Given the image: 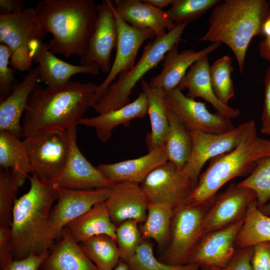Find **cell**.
<instances>
[{
  "instance_id": "6da1fadb",
  "label": "cell",
  "mask_w": 270,
  "mask_h": 270,
  "mask_svg": "<svg viewBox=\"0 0 270 270\" xmlns=\"http://www.w3.org/2000/svg\"><path fill=\"white\" fill-rule=\"evenodd\" d=\"M99 86L70 81L57 88H43L38 84L30 94L22 128L24 137L76 127Z\"/></svg>"
},
{
  "instance_id": "7a4b0ae2",
  "label": "cell",
  "mask_w": 270,
  "mask_h": 270,
  "mask_svg": "<svg viewBox=\"0 0 270 270\" xmlns=\"http://www.w3.org/2000/svg\"><path fill=\"white\" fill-rule=\"evenodd\" d=\"M46 34L48 47L55 54L80 58L88 52L99 10L93 0H43L34 8Z\"/></svg>"
},
{
  "instance_id": "3957f363",
  "label": "cell",
  "mask_w": 270,
  "mask_h": 270,
  "mask_svg": "<svg viewBox=\"0 0 270 270\" xmlns=\"http://www.w3.org/2000/svg\"><path fill=\"white\" fill-rule=\"evenodd\" d=\"M240 141L233 150L210 160L184 206L210 207L218 190L232 178L248 176L261 160L270 157V140L260 138L252 120L240 124Z\"/></svg>"
},
{
  "instance_id": "277c9868",
  "label": "cell",
  "mask_w": 270,
  "mask_h": 270,
  "mask_svg": "<svg viewBox=\"0 0 270 270\" xmlns=\"http://www.w3.org/2000/svg\"><path fill=\"white\" fill-rule=\"evenodd\" d=\"M28 178L30 188L17 198L12 210L10 228L14 260L40 254L54 244L49 239L48 229L52 207L58 197L56 184L34 174Z\"/></svg>"
},
{
  "instance_id": "5b68a950",
  "label": "cell",
  "mask_w": 270,
  "mask_h": 270,
  "mask_svg": "<svg viewBox=\"0 0 270 270\" xmlns=\"http://www.w3.org/2000/svg\"><path fill=\"white\" fill-rule=\"evenodd\" d=\"M270 4L266 0H221L213 8L206 32L198 40L226 45L234 52L242 74L250 42L254 37L262 34Z\"/></svg>"
},
{
  "instance_id": "8992f818",
  "label": "cell",
  "mask_w": 270,
  "mask_h": 270,
  "mask_svg": "<svg viewBox=\"0 0 270 270\" xmlns=\"http://www.w3.org/2000/svg\"><path fill=\"white\" fill-rule=\"evenodd\" d=\"M188 24H177L170 32L155 38L144 48L142 55L136 64L129 72L122 73L116 82H112L103 96L93 108L98 114L118 109L130 104V96L136 83L144 76L162 60L166 53L178 44Z\"/></svg>"
},
{
  "instance_id": "52a82bcc",
  "label": "cell",
  "mask_w": 270,
  "mask_h": 270,
  "mask_svg": "<svg viewBox=\"0 0 270 270\" xmlns=\"http://www.w3.org/2000/svg\"><path fill=\"white\" fill-rule=\"evenodd\" d=\"M45 34L34 8L8 14H0V43L12 50L10 64L20 72L30 70L34 62L30 46L34 40H44Z\"/></svg>"
},
{
  "instance_id": "ba28073f",
  "label": "cell",
  "mask_w": 270,
  "mask_h": 270,
  "mask_svg": "<svg viewBox=\"0 0 270 270\" xmlns=\"http://www.w3.org/2000/svg\"><path fill=\"white\" fill-rule=\"evenodd\" d=\"M32 173L41 180H51L64 170L70 150L68 130H56L25 137Z\"/></svg>"
},
{
  "instance_id": "9c48e42d",
  "label": "cell",
  "mask_w": 270,
  "mask_h": 270,
  "mask_svg": "<svg viewBox=\"0 0 270 270\" xmlns=\"http://www.w3.org/2000/svg\"><path fill=\"white\" fill-rule=\"evenodd\" d=\"M209 207L182 206L174 210L166 248L160 260L184 265L202 237V226Z\"/></svg>"
},
{
  "instance_id": "30bf717a",
  "label": "cell",
  "mask_w": 270,
  "mask_h": 270,
  "mask_svg": "<svg viewBox=\"0 0 270 270\" xmlns=\"http://www.w3.org/2000/svg\"><path fill=\"white\" fill-rule=\"evenodd\" d=\"M166 107L174 112L190 131L220 134L234 128L230 119L208 111L204 103L185 96L178 88L164 90Z\"/></svg>"
},
{
  "instance_id": "8fae6325",
  "label": "cell",
  "mask_w": 270,
  "mask_h": 270,
  "mask_svg": "<svg viewBox=\"0 0 270 270\" xmlns=\"http://www.w3.org/2000/svg\"><path fill=\"white\" fill-rule=\"evenodd\" d=\"M149 203L183 206L194 188L173 164L167 161L150 172L140 184Z\"/></svg>"
},
{
  "instance_id": "7c38bea8",
  "label": "cell",
  "mask_w": 270,
  "mask_h": 270,
  "mask_svg": "<svg viewBox=\"0 0 270 270\" xmlns=\"http://www.w3.org/2000/svg\"><path fill=\"white\" fill-rule=\"evenodd\" d=\"M56 187L57 202L51 210L48 229V238L52 243L60 236L68 223L86 213L96 204L105 202L112 188L76 190L56 184Z\"/></svg>"
},
{
  "instance_id": "4fadbf2b",
  "label": "cell",
  "mask_w": 270,
  "mask_h": 270,
  "mask_svg": "<svg viewBox=\"0 0 270 270\" xmlns=\"http://www.w3.org/2000/svg\"><path fill=\"white\" fill-rule=\"evenodd\" d=\"M118 39L116 56L110 70L104 80L99 85L92 100V107L106 93L110 85L120 74L130 71L134 66L138 52L147 40L155 37L154 32L147 28H134L124 22L114 9Z\"/></svg>"
},
{
  "instance_id": "5bb4252c",
  "label": "cell",
  "mask_w": 270,
  "mask_h": 270,
  "mask_svg": "<svg viewBox=\"0 0 270 270\" xmlns=\"http://www.w3.org/2000/svg\"><path fill=\"white\" fill-rule=\"evenodd\" d=\"M257 200L255 192L236 184L217 194L207 210L202 226V236L244 219L249 206Z\"/></svg>"
},
{
  "instance_id": "9a60e30c",
  "label": "cell",
  "mask_w": 270,
  "mask_h": 270,
  "mask_svg": "<svg viewBox=\"0 0 270 270\" xmlns=\"http://www.w3.org/2000/svg\"><path fill=\"white\" fill-rule=\"evenodd\" d=\"M241 220L204 235L190 255L186 264L201 268L222 270L231 260L235 252L236 240L244 222Z\"/></svg>"
},
{
  "instance_id": "2e32d148",
  "label": "cell",
  "mask_w": 270,
  "mask_h": 270,
  "mask_svg": "<svg viewBox=\"0 0 270 270\" xmlns=\"http://www.w3.org/2000/svg\"><path fill=\"white\" fill-rule=\"evenodd\" d=\"M190 132L192 138V151L182 172L195 188L201 170L206 162L234 149L240 141L242 130L239 125L228 132L220 134L196 130Z\"/></svg>"
},
{
  "instance_id": "e0dca14e",
  "label": "cell",
  "mask_w": 270,
  "mask_h": 270,
  "mask_svg": "<svg viewBox=\"0 0 270 270\" xmlns=\"http://www.w3.org/2000/svg\"><path fill=\"white\" fill-rule=\"evenodd\" d=\"M70 150L62 172L51 180L57 186L76 190L110 188L114 184L94 166L81 152L76 143V126L68 130Z\"/></svg>"
},
{
  "instance_id": "ac0fdd59",
  "label": "cell",
  "mask_w": 270,
  "mask_h": 270,
  "mask_svg": "<svg viewBox=\"0 0 270 270\" xmlns=\"http://www.w3.org/2000/svg\"><path fill=\"white\" fill-rule=\"evenodd\" d=\"M113 2L104 0L98 4L99 10L94 32L86 55L80 58V65L98 64L106 74L110 71V55L116 48L118 27L112 10Z\"/></svg>"
},
{
  "instance_id": "d6986e66",
  "label": "cell",
  "mask_w": 270,
  "mask_h": 270,
  "mask_svg": "<svg viewBox=\"0 0 270 270\" xmlns=\"http://www.w3.org/2000/svg\"><path fill=\"white\" fill-rule=\"evenodd\" d=\"M34 62L38 64V76L50 88L60 86L70 81L71 77L78 74L94 76L100 68L96 64L74 65L63 61L51 52L48 45L40 40H34L30 46Z\"/></svg>"
},
{
  "instance_id": "ffe728a7",
  "label": "cell",
  "mask_w": 270,
  "mask_h": 270,
  "mask_svg": "<svg viewBox=\"0 0 270 270\" xmlns=\"http://www.w3.org/2000/svg\"><path fill=\"white\" fill-rule=\"evenodd\" d=\"M148 203L140 185L130 182L114 184L105 201L110 219L116 226L129 220L142 224L146 219Z\"/></svg>"
},
{
  "instance_id": "44dd1931",
  "label": "cell",
  "mask_w": 270,
  "mask_h": 270,
  "mask_svg": "<svg viewBox=\"0 0 270 270\" xmlns=\"http://www.w3.org/2000/svg\"><path fill=\"white\" fill-rule=\"evenodd\" d=\"M167 161L168 154L164 144L138 158L100 164L96 167L114 184L130 182L140 184L150 172Z\"/></svg>"
},
{
  "instance_id": "7402d4cb",
  "label": "cell",
  "mask_w": 270,
  "mask_h": 270,
  "mask_svg": "<svg viewBox=\"0 0 270 270\" xmlns=\"http://www.w3.org/2000/svg\"><path fill=\"white\" fill-rule=\"evenodd\" d=\"M38 74V66L29 70L11 94L0 100V130L9 132L20 139L24 136L20 119L30 94L40 82Z\"/></svg>"
},
{
  "instance_id": "603a6c76",
  "label": "cell",
  "mask_w": 270,
  "mask_h": 270,
  "mask_svg": "<svg viewBox=\"0 0 270 270\" xmlns=\"http://www.w3.org/2000/svg\"><path fill=\"white\" fill-rule=\"evenodd\" d=\"M114 6L120 18L130 26L152 30L155 38L174 30L176 25L165 10L157 8L146 0H115Z\"/></svg>"
},
{
  "instance_id": "cb8c5ba5",
  "label": "cell",
  "mask_w": 270,
  "mask_h": 270,
  "mask_svg": "<svg viewBox=\"0 0 270 270\" xmlns=\"http://www.w3.org/2000/svg\"><path fill=\"white\" fill-rule=\"evenodd\" d=\"M178 45L174 46L166 54L161 72L152 77L148 82L150 87L160 88L164 90L178 88L192 65L202 57L208 56L216 50L221 44L213 42L198 51L186 50L180 52H178Z\"/></svg>"
},
{
  "instance_id": "d4e9b609",
  "label": "cell",
  "mask_w": 270,
  "mask_h": 270,
  "mask_svg": "<svg viewBox=\"0 0 270 270\" xmlns=\"http://www.w3.org/2000/svg\"><path fill=\"white\" fill-rule=\"evenodd\" d=\"M208 56L202 57L192 65L179 83L178 88L182 91L188 90L186 96L190 98H203L212 105L220 115L230 119L236 118L240 114V110L222 102L213 90Z\"/></svg>"
},
{
  "instance_id": "484cf974",
  "label": "cell",
  "mask_w": 270,
  "mask_h": 270,
  "mask_svg": "<svg viewBox=\"0 0 270 270\" xmlns=\"http://www.w3.org/2000/svg\"><path fill=\"white\" fill-rule=\"evenodd\" d=\"M148 109L147 98L142 92L127 105L94 117L82 118L77 125L94 128L98 139L105 143L111 138L116 128L120 125L128 126L131 120L144 117L148 114Z\"/></svg>"
},
{
  "instance_id": "4316f807",
  "label": "cell",
  "mask_w": 270,
  "mask_h": 270,
  "mask_svg": "<svg viewBox=\"0 0 270 270\" xmlns=\"http://www.w3.org/2000/svg\"><path fill=\"white\" fill-rule=\"evenodd\" d=\"M38 270H98L64 228Z\"/></svg>"
},
{
  "instance_id": "83f0119b",
  "label": "cell",
  "mask_w": 270,
  "mask_h": 270,
  "mask_svg": "<svg viewBox=\"0 0 270 270\" xmlns=\"http://www.w3.org/2000/svg\"><path fill=\"white\" fill-rule=\"evenodd\" d=\"M64 228L78 244L100 234L108 236L116 242L117 226L110 219L105 202L96 204L86 213L68 223Z\"/></svg>"
},
{
  "instance_id": "f1b7e54d",
  "label": "cell",
  "mask_w": 270,
  "mask_h": 270,
  "mask_svg": "<svg viewBox=\"0 0 270 270\" xmlns=\"http://www.w3.org/2000/svg\"><path fill=\"white\" fill-rule=\"evenodd\" d=\"M141 87L148 102V114L151 125L150 151L165 144L169 124L164 100V90L150 87L144 78L141 80Z\"/></svg>"
},
{
  "instance_id": "f546056e",
  "label": "cell",
  "mask_w": 270,
  "mask_h": 270,
  "mask_svg": "<svg viewBox=\"0 0 270 270\" xmlns=\"http://www.w3.org/2000/svg\"><path fill=\"white\" fill-rule=\"evenodd\" d=\"M169 129L165 146L168 161L182 170L188 160L192 148L190 132L180 119L166 108Z\"/></svg>"
},
{
  "instance_id": "4dcf8cb0",
  "label": "cell",
  "mask_w": 270,
  "mask_h": 270,
  "mask_svg": "<svg viewBox=\"0 0 270 270\" xmlns=\"http://www.w3.org/2000/svg\"><path fill=\"white\" fill-rule=\"evenodd\" d=\"M0 168L12 169L24 184L28 174L32 172L26 149L18 138L11 133L0 130Z\"/></svg>"
},
{
  "instance_id": "1f68e13d",
  "label": "cell",
  "mask_w": 270,
  "mask_h": 270,
  "mask_svg": "<svg viewBox=\"0 0 270 270\" xmlns=\"http://www.w3.org/2000/svg\"><path fill=\"white\" fill-rule=\"evenodd\" d=\"M174 212L168 205L148 203L146 219L140 228L142 239H152L160 248L166 246Z\"/></svg>"
},
{
  "instance_id": "d6a6232c",
  "label": "cell",
  "mask_w": 270,
  "mask_h": 270,
  "mask_svg": "<svg viewBox=\"0 0 270 270\" xmlns=\"http://www.w3.org/2000/svg\"><path fill=\"white\" fill-rule=\"evenodd\" d=\"M78 244L98 270H113L121 260L116 242L108 236L98 235Z\"/></svg>"
},
{
  "instance_id": "836d02e7",
  "label": "cell",
  "mask_w": 270,
  "mask_h": 270,
  "mask_svg": "<svg viewBox=\"0 0 270 270\" xmlns=\"http://www.w3.org/2000/svg\"><path fill=\"white\" fill-rule=\"evenodd\" d=\"M266 242H270V216L260 211L256 200L248 209L237 236L236 246L241 248Z\"/></svg>"
},
{
  "instance_id": "e575fe53",
  "label": "cell",
  "mask_w": 270,
  "mask_h": 270,
  "mask_svg": "<svg viewBox=\"0 0 270 270\" xmlns=\"http://www.w3.org/2000/svg\"><path fill=\"white\" fill-rule=\"evenodd\" d=\"M232 63V58L226 55L215 61L210 68L213 90L218 99L226 105L235 94L231 77L234 70Z\"/></svg>"
},
{
  "instance_id": "d590c367",
  "label": "cell",
  "mask_w": 270,
  "mask_h": 270,
  "mask_svg": "<svg viewBox=\"0 0 270 270\" xmlns=\"http://www.w3.org/2000/svg\"><path fill=\"white\" fill-rule=\"evenodd\" d=\"M127 264L128 270H199L196 265L186 264L173 265L164 263L156 258L151 244L142 240L134 254L123 260Z\"/></svg>"
},
{
  "instance_id": "8d00e7d4",
  "label": "cell",
  "mask_w": 270,
  "mask_h": 270,
  "mask_svg": "<svg viewBox=\"0 0 270 270\" xmlns=\"http://www.w3.org/2000/svg\"><path fill=\"white\" fill-rule=\"evenodd\" d=\"M22 186L12 169L0 171V226L10 227L18 189Z\"/></svg>"
},
{
  "instance_id": "74e56055",
  "label": "cell",
  "mask_w": 270,
  "mask_h": 270,
  "mask_svg": "<svg viewBox=\"0 0 270 270\" xmlns=\"http://www.w3.org/2000/svg\"><path fill=\"white\" fill-rule=\"evenodd\" d=\"M220 0H172L171 6L165 10L170 20L176 25L196 20Z\"/></svg>"
},
{
  "instance_id": "f35d334b",
  "label": "cell",
  "mask_w": 270,
  "mask_h": 270,
  "mask_svg": "<svg viewBox=\"0 0 270 270\" xmlns=\"http://www.w3.org/2000/svg\"><path fill=\"white\" fill-rule=\"evenodd\" d=\"M237 184L255 192L258 208L266 204L270 200V157L260 160L252 172Z\"/></svg>"
},
{
  "instance_id": "ab89813d",
  "label": "cell",
  "mask_w": 270,
  "mask_h": 270,
  "mask_svg": "<svg viewBox=\"0 0 270 270\" xmlns=\"http://www.w3.org/2000/svg\"><path fill=\"white\" fill-rule=\"evenodd\" d=\"M138 223L135 220H126L117 226L116 244L122 260L132 257L142 240Z\"/></svg>"
},
{
  "instance_id": "60d3db41",
  "label": "cell",
  "mask_w": 270,
  "mask_h": 270,
  "mask_svg": "<svg viewBox=\"0 0 270 270\" xmlns=\"http://www.w3.org/2000/svg\"><path fill=\"white\" fill-rule=\"evenodd\" d=\"M12 52L10 48L0 43V100L8 96L18 84L14 69L9 68Z\"/></svg>"
},
{
  "instance_id": "b9f144b4",
  "label": "cell",
  "mask_w": 270,
  "mask_h": 270,
  "mask_svg": "<svg viewBox=\"0 0 270 270\" xmlns=\"http://www.w3.org/2000/svg\"><path fill=\"white\" fill-rule=\"evenodd\" d=\"M14 244L10 227L0 226V269L13 259Z\"/></svg>"
},
{
  "instance_id": "7bdbcfd3",
  "label": "cell",
  "mask_w": 270,
  "mask_h": 270,
  "mask_svg": "<svg viewBox=\"0 0 270 270\" xmlns=\"http://www.w3.org/2000/svg\"><path fill=\"white\" fill-rule=\"evenodd\" d=\"M49 250L40 254H31L26 258L21 260L12 259L2 270H38L39 268L46 258Z\"/></svg>"
},
{
  "instance_id": "ee69618b",
  "label": "cell",
  "mask_w": 270,
  "mask_h": 270,
  "mask_svg": "<svg viewBox=\"0 0 270 270\" xmlns=\"http://www.w3.org/2000/svg\"><path fill=\"white\" fill-rule=\"evenodd\" d=\"M253 248L251 260L253 270H270V242L258 243Z\"/></svg>"
},
{
  "instance_id": "f6af8a7d",
  "label": "cell",
  "mask_w": 270,
  "mask_h": 270,
  "mask_svg": "<svg viewBox=\"0 0 270 270\" xmlns=\"http://www.w3.org/2000/svg\"><path fill=\"white\" fill-rule=\"evenodd\" d=\"M253 252V246L240 248L222 270H253L251 262Z\"/></svg>"
},
{
  "instance_id": "bcb514c9",
  "label": "cell",
  "mask_w": 270,
  "mask_h": 270,
  "mask_svg": "<svg viewBox=\"0 0 270 270\" xmlns=\"http://www.w3.org/2000/svg\"><path fill=\"white\" fill-rule=\"evenodd\" d=\"M264 84V100L260 132L264 134L270 136V66L266 71Z\"/></svg>"
},
{
  "instance_id": "7dc6e473",
  "label": "cell",
  "mask_w": 270,
  "mask_h": 270,
  "mask_svg": "<svg viewBox=\"0 0 270 270\" xmlns=\"http://www.w3.org/2000/svg\"><path fill=\"white\" fill-rule=\"evenodd\" d=\"M24 0H0V14L16 13L24 9Z\"/></svg>"
},
{
  "instance_id": "c3c4849f",
  "label": "cell",
  "mask_w": 270,
  "mask_h": 270,
  "mask_svg": "<svg viewBox=\"0 0 270 270\" xmlns=\"http://www.w3.org/2000/svg\"><path fill=\"white\" fill-rule=\"evenodd\" d=\"M258 50L260 56L270 64V36H266L260 42Z\"/></svg>"
},
{
  "instance_id": "681fc988",
  "label": "cell",
  "mask_w": 270,
  "mask_h": 270,
  "mask_svg": "<svg viewBox=\"0 0 270 270\" xmlns=\"http://www.w3.org/2000/svg\"><path fill=\"white\" fill-rule=\"evenodd\" d=\"M146 1L154 6L162 10L171 5L172 2V0H146Z\"/></svg>"
},
{
  "instance_id": "f907efd6",
  "label": "cell",
  "mask_w": 270,
  "mask_h": 270,
  "mask_svg": "<svg viewBox=\"0 0 270 270\" xmlns=\"http://www.w3.org/2000/svg\"><path fill=\"white\" fill-rule=\"evenodd\" d=\"M262 32L266 36H270V18H267L264 22Z\"/></svg>"
},
{
  "instance_id": "816d5d0a",
  "label": "cell",
  "mask_w": 270,
  "mask_h": 270,
  "mask_svg": "<svg viewBox=\"0 0 270 270\" xmlns=\"http://www.w3.org/2000/svg\"><path fill=\"white\" fill-rule=\"evenodd\" d=\"M258 208L263 214L270 216V200L264 205Z\"/></svg>"
},
{
  "instance_id": "f5cc1de1",
  "label": "cell",
  "mask_w": 270,
  "mask_h": 270,
  "mask_svg": "<svg viewBox=\"0 0 270 270\" xmlns=\"http://www.w3.org/2000/svg\"><path fill=\"white\" fill-rule=\"evenodd\" d=\"M113 270H128V268L126 262L120 260Z\"/></svg>"
},
{
  "instance_id": "db71d44e",
  "label": "cell",
  "mask_w": 270,
  "mask_h": 270,
  "mask_svg": "<svg viewBox=\"0 0 270 270\" xmlns=\"http://www.w3.org/2000/svg\"><path fill=\"white\" fill-rule=\"evenodd\" d=\"M201 270H215L207 268H201Z\"/></svg>"
},
{
  "instance_id": "11a10c76",
  "label": "cell",
  "mask_w": 270,
  "mask_h": 270,
  "mask_svg": "<svg viewBox=\"0 0 270 270\" xmlns=\"http://www.w3.org/2000/svg\"></svg>"
}]
</instances>
